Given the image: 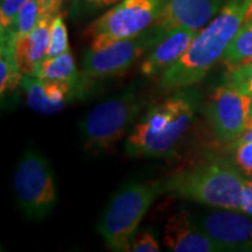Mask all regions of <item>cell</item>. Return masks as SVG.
<instances>
[{"label": "cell", "instance_id": "6da1fadb", "mask_svg": "<svg viewBox=\"0 0 252 252\" xmlns=\"http://www.w3.org/2000/svg\"><path fill=\"white\" fill-rule=\"evenodd\" d=\"M252 0H226L219 14L198 31L187 52L162 72L160 89L179 90L202 81L244 24Z\"/></svg>", "mask_w": 252, "mask_h": 252}, {"label": "cell", "instance_id": "7a4b0ae2", "mask_svg": "<svg viewBox=\"0 0 252 252\" xmlns=\"http://www.w3.org/2000/svg\"><path fill=\"white\" fill-rule=\"evenodd\" d=\"M200 94L187 87L150 108L128 134L126 154L134 158L173 156L194 121Z\"/></svg>", "mask_w": 252, "mask_h": 252}, {"label": "cell", "instance_id": "3957f363", "mask_svg": "<svg viewBox=\"0 0 252 252\" xmlns=\"http://www.w3.org/2000/svg\"><path fill=\"white\" fill-rule=\"evenodd\" d=\"M244 175L234 163L208 161L160 180L163 194L212 208L241 210Z\"/></svg>", "mask_w": 252, "mask_h": 252}, {"label": "cell", "instance_id": "277c9868", "mask_svg": "<svg viewBox=\"0 0 252 252\" xmlns=\"http://www.w3.org/2000/svg\"><path fill=\"white\" fill-rule=\"evenodd\" d=\"M161 194L160 181L128 182L116 191L97 224V231L110 250L128 251L141 220Z\"/></svg>", "mask_w": 252, "mask_h": 252}, {"label": "cell", "instance_id": "5b68a950", "mask_svg": "<svg viewBox=\"0 0 252 252\" xmlns=\"http://www.w3.org/2000/svg\"><path fill=\"white\" fill-rule=\"evenodd\" d=\"M144 105V97L134 88H127L94 106L80 123L83 150L90 156L111 152L134 124Z\"/></svg>", "mask_w": 252, "mask_h": 252}, {"label": "cell", "instance_id": "8992f818", "mask_svg": "<svg viewBox=\"0 0 252 252\" xmlns=\"http://www.w3.org/2000/svg\"><path fill=\"white\" fill-rule=\"evenodd\" d=\"M13 188L18 207L26 219H45L58 203L52 166L46 157L34 149H27L19 160Z\"/></svg>", "mask_w": 252, "mask_h": 252}, {"label": "cell", "instance_id": "52a82bcc", "mask_svg": "<svg viewBox=\"0 0 252 252\" xmlns=\"http://www.w3.org/2000/svg\"><path fill=\"white\" fill-rule=\"evenodd\" d=\"M165 2L166 0H119L88 27L90 48H103L149 30L160 18Z\"/></svg>", "mask_w": 252, "mask_h": 252}, {"label": "cell", "instance_id": "ba28073f", "mask_svg": "<svg viewBox=\"0 0 252 252\" xmlns=\"http://www.w3.org/2000/svg\"><path fill=\"white\" fill-rule=\"evenodd\" d=\"M166 34L167 32L154 24L135 36L115 41L99 49L89 48L83 58L84 75L102 78L123 74L141 56L149 54Z\"/></svg>", "mask_w": 252, "mask_h": 252}, {"label": "cell", "instance_id": "9c48e42d", "mask_svg": "<svg viewBox=\"0 0 252 252\" xmlns=\"http://www.w3.org/2000/svg\"><path fill=\"white\" fill-rule=\"evenodd\" d=\"M252 97L239 93L229 84L213 91L203 106V113L220 143H232L247 130Z\"/></svg>", "mask_w": 252, "mask_h": 252}, {"label": "cell", "instance_id": "30bf717a", "mask_svg": "<svg viewBox=\"0 0 252 252\" xmlns=\"http://www.w3.org/2000/svg\"><path fill=\"white\" fill-rule=\"evenodd\" d=\"M195 220L220 251H252V216L249 214L214 208Z\"/></svg>", "mask_w": 252, "mask_h": 252}, {"label": "cell", "instance_id": "8fae6325", "mask_svg": "<svg viewBox=\"0 0 252 252\" xmlns=\"http://www.w3.org/2000/svg\"><path fill=\"white\" fill-rule=\"evenodd\" d=\"M84 81L71 83L24 75L21 87L26 94L28 106L41 115L50 116L61 112L69 104L83 96L84 90L88 89Z\"/></svg>", "mask_w": 252, "mask_h": 252}, {"label": "cell", "instance_id": "7c38bea8", "mask_svg": "<svg viewBox=\"0 0 252 252\" xmlns=\"http://www.w3.org/2000/svg\"><path fill=\"white\" fill-rule=\"evenodd\" d=\"M226 0H166L157 25L168 33L179 27L201 31L219 14Z\"/></svg>", "mask_w": 252, "mask_h": 252}, {"label": "cell", "instance_id": "4fadbf2b", "mask_svg": "<svg viewBox=\"0 0 252 252\" xmlns=\"http://www.w3.org/2000/svg\"><path fill=\"white\" fill-rule=\"evenodd\" d=\"M162 242L169 251L174 252L220 251L187 209H180L169 217L163 230Z\"/></svg>", "mask_w": 252, "mask_h": 252}, {"label": "cell", "instance_id": "5bb4252c", "mask_svg": "<svg viewBox=\"0 0 252 252\" xmlns=\"http://www.w3.org/2000/svg\"><path fill=\"white\" fill-rule=\"evenodd\" d=\"M198 31L179 27L169 31L152 50L149 52L140 65V72L145 76L162 74L187 52Z\"/></svg>", "mask_w": 252, "mask_h": 252}, {"label": "cell", "instance_id": "9a60e30c", "mask_svg": "<svg viewBox=\"0 0 252 252\" xmlns=\"http://www.w3.org/2000/svg\"><path fill=\"white\" fill-rule=\"evenodd\" d=\"M53 15L41 14L34 30L26 35L17 37L14 58L19 70L27 76H36L40 63L46 58L49 46Z\"/></svg>", "mask_w": 252, "mask_h": 252}, {"label": "cell", "instance_id": "2e32d148", "mask_svg": "<svg viewBox=\"0 0 252 252\" xmlns=\"http://www.w3.org/2000/svg\"><path fill=\"white\" fill-rule=\"evenodd\" d=\"M36 77L41 80H52L78 83L82 80L78 74L75 59L70 50L52 59H43L40 63Z\"/></svg>", "mask_w": 252, "mask_h": 252}, {"label": "cell", "instance_id": "e0dca14e", "mask_svg": "<svg viewBox=\"0 0 252 252\" xmlns=\"http://www.w3.org/2000/svg\"><path fill=\"white\" fill-rule=\"evenodd\" d=\"M252 60V20L244 21L223 54L222 61L230 69Z\"/></svg>", "mask_w": 252, "mask_h": 252}, {"label": "cell", "instance_id": "ac0fdd59", "mask_svg": "<svg viewBox=\"0 0 252 252\" xmlns=\"http://www.w3.org/2000/svg\"><path fill=\"white\" fill-rule=\"evenodd\" d=\"M39 19L40 8L39 4H37V0H28L26 4L20 8L18 14L15 15L11 27L4 31L11 32L15 36V39H17V37L26 35V34L33 31Z\"/></svg>", "mask_w": 252, "mask_h": 252}, {"label": "cell", "instance_id": "d6986e66", "mask_svg": "<svg viewBox=\"0 0 252 252\" xmlns=\"http://www.w3.org/2000/svg\"><path fill=\"white\" fill-rule=\"evenodd\" d=\"M68 50H70V48H69L67 26H65L63 15L59 13L53 18L52 27H50L49 46L45 59L56 58V56L67 53Z\"/></svg>", "mask_w": 252, "mask_h": 252}, {"label": "cell", "instance_id": "ffe728a7", "mask_svg": "<svg viewBox=\"0 0 252 252\" xmlns=\"http://www.w3.org/2000/svg\"><path fill=\"white\" fill-rule=\"evenodd\" d=\"M224 83L252 97V60L228 69Z\"/></svg>", "mask_w": 252, "mask_h": 252}, {"label": "cell", "instance_id": "44dd1931", "mask_svg": "<svg viewBox=\"0 0 252 252\" xmlns=\"http://www.w3.org/2000/svg\"><path fill=\"white\" fill-rule=\"evenodd\" d=\"M234 165L243 173L252 176V140L247 143L231 145Z\"/></svg>", "mask_w": 252, "mask_h": 252}, {"label": "cell", "instance_id": "7402d4cb", "mask_svg": "<svg viewBox=\"0 0 252 252\" xmlns=\"http://www.w3.org/2000/svg\"><path fill=\"white\" fill-rule=\"evenodd\" d=\"M128 251L132 252H159L160 245L156 236L151 231H139L132 238Z\"/></svg>", "mask_w": 252, "mask_h": 252}, {"label": "cell", "instance_id": "603a6c76", "mask_svg": "<svg viewBox=\"0 0 252 252\" xmlns=\"http://www.w3.org/2000/svg\"><path fill=\"white\" fill-rule=\"evenodd\" d=\"M28 0H1L0 6V30L4 31L11 27L15 15Z\"/></svg>", "mask_w": 252, "mask_h": 252}, {"label": "cell", "instance_id": "cb8c5ba5", "mask_svg": "<svg viewBox=\"0 0 252 252\" xmlns=\"http://www.w3.org/2000/svg\"><path fill=\"white\" fill-rule=\"evenodd\" d=\"M100 0H71L69 15L72 20H80L98 12Z\"/></svg>", "mask_w": 252, "mask_h": 252}, {"label": "cell", "instance_id": "d4e9b609", "mask_svg": "<svg viewBox=\"0 0 252 252\" xmlns=\"http://www.w3.org/2000/svg\"><path fill=\"white\" fill-rule=\"evenodd\" d=\"M241 210L252 216V178L244 180L243 190H242Z\"/></svg>", "mask_w": 252, "mask_h": 252}, {"label": "cell", "instance_id": "484cf974", "mask_svg": "<svg viewBox=\"0 0 252 252\" xmlns=\"http://www.w3.org/2000/svg\"><path fill=\"white\" fill-rule=\"evenodd\" d=\"M64 0H37L41 14H48L55 17L56 14L60 13Z\"/></svg>", "mask_w": 252, "mask_h": 252}, {"label": "cell", "instance_id": "4316f807", "mask_svg": "<svg viewBox=\"0 0 252 252\" xmlns=\"http://www.w3.org/2000/svg\"><path fill=\"white\" fill-rule=\"evenodd\" d=\"M251 140H252V130H248V131H245L244 133L238 138V139H236L235 141H232V143H230V144L238 145V144H243V143H247V141H251Z\"/></svg>", "mask_w": 252, "mask_h": 252}, {"label": "cell", "instance_id": "83f0119b", "mask_svg": "<svg viewBox=\"0 0 252 252\" xmlns=\"http://www.w3.org/2000/svg\"><path fill=\"white\" fill-rule=\"evenodd\" d=\"M119 0H100L98 5V11H102V9L109 7V6L115 5L116 2H118Z\"/></svg>", "mask_w": 252, "mask_h": 252}, {"label": "cell", "instance_id": "f1b7e54d", "mask_svg": "<svg viewBox=\"0 0 252 252\" xmlns=\"http://www.w3.org/2000/svg\"><path fill=\"white\" fill-rule=\"evenodd\" d=\"M252 130V100H251V106H250V111H249V116H248V122H247V130Z\"/></svg>", "mask_w": 252, "mask_h": 252}, {"label": "cell", "instance_id": "f546056e", "mask_svg": "<svg viewBox=\"0 0 252 252\" xmlns=\"http://www.w3.org/2000/svg\"><path fill=\"white\" fill-rule=\"evenodd\" d=\"M251 20H252V4H251L250 8H249V11H248L247 18H245V21H251Z\"/></svg>", "mask_w": 252, "mask_h": 252}]
</instances>
